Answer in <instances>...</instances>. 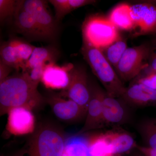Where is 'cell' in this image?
I'll use <instances>...</instances> for the list:
<instances>
[{
	"instance_id": "6da1fadb",
	"label": "cell",
	"mask_w": 156,
	"mask_h": 156,
	"mask_svg": "<svg viewBox=\"0 0 156 156\" xmlns=\"http://www.w3.org/2000/svg\"><path fill=\"white\" fill-rule=\"evenodd\" d=\"M38 86L23 73L10 76L0 82L1 115L15 108L31 110L41 106L44 99L38 91Z\"/></svg>"
},
{
	"instance_id": "7a4b0ae2",
	"label": "cell",
	"mask_w": 156,
	"mask_h": 156,
	"mask_svg": "<svg viewBox=\"0 0 156 156\" xmlns=\"http://www.w3.org/2000/svg\"><path fill=\"white\" fill-rule=\"evenodd\" d=\"M81 51L92 72L103 85L107 94L116 98L122 97L126 87L101 50L83 41Z\"/></svg>"
},
{
	"instance_id": "3957f363",
	"label": "cell",
	"mask_w": 156,
	"mask_h": 156,
	"mask_svg": "<svg viewBox=\"0 0 156 156\" xmlns=\"http://www.w3.org/2000/svg\"><path fill=\"white\" fill-rule=\"evenodd\" d=\"M64 135L56 127L41 125L33 132L20 156H62Z\"/></svg>"
},
{
	"instance_id": "277c9868",
	"label": "cell",
	"mask_w": 156,
	"mask_h": 156,
	"mask_svg": "<svg viewBox=\"0 0 156 156\" xmlns=\"http://www.w3.org/2000/svg\"><path fill=\"white\" fill-rule=\"evenodd\" d=\"M83 41L98 49L105 48L119 38V30L108 18L92 15L86 19L82 26Z\"/></svg>"
},
{
	"instance_id": "5b68a950",
	"label": "cell",
	"mask_w": 156,
	"mask_h": 156,
	"mask_svg": "<svg viewBox=\"0 0 156 156\" xmlns=\"http://www.w3.org/2000/svg\"><path fill=\"white\" fill-rule=\"evenodd\" d=\"M151 48L149 44L127 48L115 69L122 82L133 80L147 67Z\"/></svg>"
},
{
	"instance_id": "8992f818",
	"label": "cell",
	"mask_w": 156,
	"mask_h": 156,
	"mask_svg": "<svg viewBox=\"0 0 156 156\" xmlns=\"http://www.w3.org/2000/svg\"><path fill=\"white\" fill-rule=\"evenodd\" d=\"M134 27L132 36L156 34V5L148 0L130 5Z\"/></svg>"
},
{
	"instance_id": "52a82bcc",
	"label": "cell",
	"mask_w": 156,
	"mask_h": 156,
	"mask_svg": "<svg viewBox=\"0 0 156 156\" xmlns=\"http://www.w3.org/2000/svg\"><path fill=\"white\" fill-rule=\"evenodd\" d=\"M130 107L123 99L109 96L106 92L103 98L102 128L121 127L132 119Z\"/></svg>"
},
{
	"instance_id": "ba28073f",
	"label": "cell",
	"mask_w": 156,
	"mask_h": 156,
	"mask_svg": "<svg viewBox=\"0 0 156 156\" xmlns=\"http://www.w3.org/2000/svg\"><path fill=\"white\" fill-rule=\"evenodd\" d=\"M23 9L30 13L36 22L43 39H53L57 32V21L47 8V2L42 0L21 1Z\"/></svg>"
},
{
	"instance_id": "9c48e42d",
	"label": "cell",
	"mask_w": 156,
	"mask_h": 156,
	"mask_svg": "<svg viewBox=\"0 0 156 156\" xmlns=\"http://www.w3.org/2000/svg\"><path fill=\"white\" fill-rule=\"evenodd\" d=\"M64 95L87 111L90 98L88 76L83 68L74 66L70 72L69 84Z\"/></svg>"
},
{
	"instance_id": "30bf717a",
	"label": "cell",
	"mask_w": 156,
	"mask_h": 156,
	"mask_svg": "<svg viewBox=\"0 0 156 156\" xmlns=\"http://www.w3.org/2000/svg\"><path fill=\"white\" fill-rule=\"evenodd\" d=\"M90 98L85 122L78 132L81 135L87 131L102 128L103 98L105 90L96 85H89Z\"/></svg>"
},
{
	"instance_id": "8fae6325",
	"label": "cell",
	"mask_w": 156,
	"mask_h": 156,
	"mask_svg": "<svg viewBox=\"0 0 156 156\" xmlns=\"http://www.w3.org/2000/svg\"><path fill=\"white\" fill-rule=\"evenodd\" d=\"M120 98L131 107L156 106V90L134 81Z\"/></svg>"
},
{
	"instance_id": "7c38bea8",
	"label": "cell",
	"mask_w": 156,
	"mask_h": 156,
	"mask_svg": "<svg viewBox=\"0 0 156 156\" xmlns=\"http://www.w3.org/2000/svg\"><path fill=\"white\" fill-rule=\"evenodd\" d=\"M8 114V129L11 134L24 135L34 131V117L30 110L23 107L15 108Z\"/></svg>"
},
{
	"instance_id": "4fadbf2b",
	"label": "cell",
	"mask_w": 156,
	"mask_h": 156,
	"mask_svg": "<svg viewBox=\"0 0 156 156\" xmlns=\"http://www.w3.org/2000/svg\"><path fill=\"white\" fill-rule=\"evenodd\" d=\"M54 115L59 119L68 122H75L85 118L87 111L73 101L62 99L58 97L49 98Z\"/></svg>"
},
{
	"instance_id": "5bb4252c",
	"label": "cell",
	"mask_w": 156,
	"mask_h": 156,
	"mask_svg": "<svg viewBox=\"0 0 156 156\" xmlns=\"http://www.w3.org/2000/svg\"><path fill=\"white\" fill-rule=\"evenodd\" d=\"M71 63L59 66L55 62L47 65L41 82L48 88L54 89H65L70 80V72L74 67Z\"/></svg>"
},
{
	"instance_id": "9a60e30c",
	"label": "cell",
	"mask_w": 156,
	"mask_h": 156,
	"mask_svg": "<svg viewBox=\"0 0 156 156\" xmlns=\"http://www.w3.org/2000/svg\"><path fill=\"white\" fill-rule=\"evenodd\" d=\"M103 134L114 155L125 153L137 146L133 135L121 127L112 128Z\"/></svg>"
},
{
	"instance_id": "2e32d148",
	"label": "cell",
	"mask_w": 156,
	"mask_h": 156,
	"mask_svg": "<svg viewBox=\"0 0 156 156\" xmlns=\"http://www.w3.org/2000/svg\"><path fill=\"white\" fill-rule=\"evenodd\" d=\"M14 23L19 34L30 39H41V34L32 15L23 7L21 1H17Z\"/></svg>"
},
{
	"instance_id": "e0dca14e",
	"label": "cell",
	"mask_w": 156,
	"mask_h": 156,
	"mask_svg": "<svg viewBox=\"0 0 156 156\" xmlns=\"http://www.w3.org/2000/svg\"><path fill=\"white\" fill-rule=\"evenodd\" d=\"M108 18L118 30L132 32L134 29L130 5L127 3H122L115 6Z\"/></svg>"
},
{
	"instance_id": "ac0fdd59",
	"label": "cell",
	"mask_w": 156,
	"mask_h": 156,
	"mask_svg": "<svg viewBox=\"0 0 156 156\" xmlns=\"http://www.w3.org/2000/svg\"><path fill=\"white\" fill-rule=\"evenodd\" d=\"M58 55L57 50L53 47H35L22 73L27 72L38 65L55 62Z\"/></svg>"
},
{
	"instance_id": "d6986e66",
	"label": "cell",
	"mask_w": 156,
	"mask_h": 156,
	"mask_svg": "<svg viewBox=\"0 0 156 156\" xmlns=\"http://www.w3.org/2000/svg\"><path fill=\"white\" fill-rule=\"evenodd\" d=\"M62 156H91L88 138L76 134L66 139Z\"/></svg>"
},
{
	"instance_id": "ffe728a7",
	"label": "cell",
	"mask_w": 156,
	"mask_h": 156,
	"mask_svg": "<svg viewBox=\"0 0 156 156\" xmlns=\"http://www.w3.org/2000/svg\"><path fill=\"white\" fill-rule=\"evenodd\" d=\"M49 2L53 5L55 10L56 21H59L72 11L83 6L93 5L96 2V1L94 0H50Z\"/></svg>"
},
{
	"instance_id": "44dd1931",
	"label": "cell",
	"mask_w": 156,
	"mask_h": 156,
	"mask_svg": "<svg viewBox=\"0 0 156 156\" xmlns=\"http://www.w3.org/2000/svg\"><path fill=\"white\" fill-rule=\"evenodd\" d=\"M136 129L145 146L156 149V117L140 120Z\"/></svg>"
},
{
	"instance_id": "7402d4cb",
	"label": "cell",
	"mask_w": 156,
	"mask_h": 156,
	"mask_svg": "<svg viewBox=\"0 0 156 156\" xmlns=\"http://www.w3.org/2000/svg\"><path fill=\"white\" fill-rule=\"evenodd\" d=\"M127 48V41L120 35L115 41L101 50L115 69Z\"/></svg>"
},
{
	"instance_id": "603a6c76",
	"label": "cell",
	"mask_w": 156,
	"mask_h": 156,
	"mask_svg": "<svg viewBox=\"0 0 156 156\" xmlns=\"http://www.w3.org/2000/svg\"><path fill=\"white\" fill-rule=\"evenodd\" d=\"M88 140L90 156H114L103 132L93 135Z\"/></svg>"
},
{
	"instance_id": "cb8c5ba5",
	"label": "cell",
	"mask_w": 156,
	"mask_h": 156,
	"mask_svg": "<svg viewBox=\"0 0 156 156\" xmlns=\"http://www.w3.org/2000/svg\"><path fill=\"white\" fill-rule=\"evenodd\" d=\"M1 61L14 69H23V65L16 53L12 40L3 43L0 49Z\"/></svg>"
},
{
	"instance_id": "d4e9b609",
	"label": "cell",
	"mask_w": 156,
	"mask_h": 156,
	"mask_svg": "<svg viewBox=\"0 0 156 156\" xmlns=\"http://www.w3.org/2000/svg\"><path fill=\"white\" fill-rule=\"evenodd\" d=\"M16 53L23 65V69L29 60L35 47L20 39H11Z\"/></svg>"
},
{
	"instance_id": "484cf974",
	"label": "cell",
	"mask_w": 156,
	"mask_h": 156,
	"mask_svg": "<svg viewBox=\"0 0 156 156\" xmlns=\"http://www.w3.org/2000/svg\"><path fill=\"white\" fill-rule=\"evenodd\" d=\"M17 1L0 0V21L1 23L5 20L14 17L16 10Z\"/></svg>"
},
{
	"instance_id": "4316f807",
	"label": "cell",
	"mask_w": 156,
	"mask_h": 156,
	"mask_svg": "<svg viewBox=\"0 0 156 156\" xmlns=\"http://www.w3.org/2000/svg\"><path fill=\"white\" fill-rule=\"evenodd\" d=\"M133 81L156 90V72L141 73Z\"/></svg>"
},
{
	"instance_id": "83f0119b",
	"label": "cell",
	"mask_w": 156,
	"mask_h": 156,
	"mask_svg": "<svg viewBox=\"0 0 156 156\" xmlns=\"http://www.w3.org/2000/svg\"><path fill=\"white\" fill-rule=\"evenodd\" d=\"M49 64V63H48ZM48 64L43 63L38 65L27 72L23 73L27 76L29 80L34 83L38 85L39 83L41 81L42 76L46 66Z\"/></svg>"
},
{
	"instance_id": "f1b7e54d",
	"label": "cell",
	"mask_w": 156,
	"mask_h": 156,
	"mask_svg": "<svg viewBox=\"0 0 156 156\" xmlns=\"http://www.w3.org/2000/svg\"><path fill=\"white\" fill-rule=\"evenodd\" d=\"M152 39L151 44L150 54L149 57L147 67H146L141 73L148 72H156V34Z\"/></svg>"
},
{
	"instance_id": "f546056e",
	"label": "cell",
	"mask_w": 156,
	"mask_h": 156,
	"mask_svg": "<svg viewBox=\"0 0 156 156\" xmlns=\"http://www.w3.org/2000/svg\"><path fill=\"white\" fill-rule=\"evenodd\" d=\"M14 69L13 68L0 61V82L9 76V74Z\"/></svg>"
},
{
	"instance_id": "4dcf8cb0",
	"label": "cell",
	"mask_w": 156,
	"mask_h": 156,
	"mask_svg": "<svg viewBox=\"0 0 156 156\" xmlns=\"http://www.w3.org/2000/svg\"><path fill=\"white\" fill-rule=\"evenodd\" d=\"M150 2L153 3V4H154L156 5V0H148Z\"/></svg>"
}]
</instances>
